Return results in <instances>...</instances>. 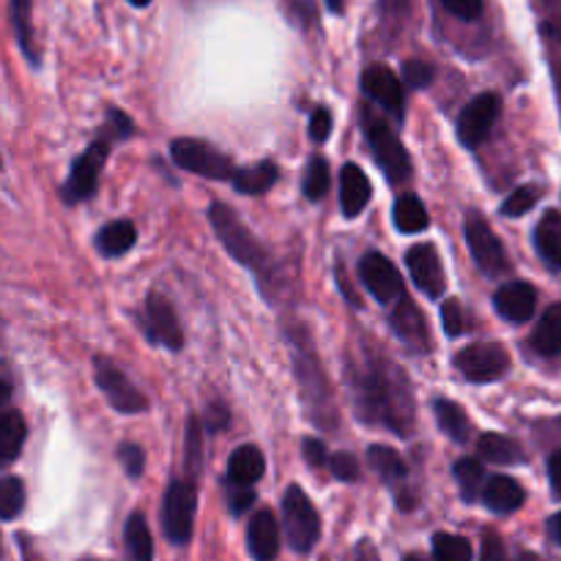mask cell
Instances as JSON below:
<instances>
[{
    "instance_id": "1",
    "label": "cell",
    "mask_w": 561,
    "mask_h": 561,
    "mask_svg": "<svg viewBox=\"0 0 561 561\" xmlns=\"http://www.w3.org/2000/svg\"><path fill=\"white\" fill-rule=\"evenodd\" d=\"M345 383L362 425L383 427L400 438L416 431V400L403 367L376 345H359L345 356Z\"/></svg>"
},
{
    "instance_id": "2",
    "label": "cell",
    "mask_w": 561,
    "mask_h": 561,
    "mask_svg": "<svg viewBox=\"0 0 561 561\" xmlns=\"http://www.w3.org/2000/svg\"><path fill=\"white\" fill-rule=\"evenodd\" d=\"M208 222H211L214 233L222 241L225 250L230 252L236 263H241L244 268H250L257 279V288L266 296L268 305H277V296L283 290V283H279V266L274 263L272 252L266 250L261 239L241 222L233 214V208L228 203L214 201L208 206Z\"/></svg>"
},
{
    "instance_id": "3",
    "label": "cell",
    "mask_w": 561,
    "mask_h": 561,
    "mask_svg": "<svg viewBox=\"0 0 561 561\" xmlns=\"http://www.w3.org/2000/svg\"><path fill=\"white\" fill-rule=\"evenodd\" d=\"M285 340H288L290 359H294V373L299 378L307 414H310V420L318 427L334 431L337 427V409H334L332 387H329L321 359H318L316 348H312L310 332L305 327H288L285 329Z\"/></svg>"
},
{
    "instance_id": "4",
    "label": "cell",
    "mask_w": 561,
    "mask_h": 561,
    "mask_svg": "<svg viewBox=\"0 0 561 561\" xmlns=\"http://www.w3.org/2000/svg\"><path fill=\"white\" fill-rule=\"evenodd\" d=\"M362 131H365L367 148L381 173L392 186L405 184L411 179V157L400 142L398 131L387 124L378 113L370 107H362Z\"/></svg>"
},
{
    "instance_id": "5",
    "label": "cell",
    "mask_w": 561,
    "mask_h": 561,
    "mask_svg": "<svg viewBox=\"0 0 561 561\" xmlns=\"http://www.w3.org/2000/svg\"><path fill=\"white\" fill-rule=\"evenodd\" d=\"M283 529L285 542L299 557L316 551L321 540V515L299 485H290L283 496Z\"/></svg>"
},
{
    "instance_id": "6",
    "label": "cell",
    "mask_w": 561,
    "mask_h": 561,
    "mask_svg": "<svg viewBox=\"0 0 561 561\" xmlns=\"http://www.w3.org/2000/svg\"><path fill=\"white\" fill-rule=\"evenodd\" d=\"M115 142L118 140H115L107 129H102L96 135V140L85 148V153H80V157L71 162V173L64 184V201L69 203V206L85 203L96 195L99 175H102V168L104 162H107Z\"/></svg>"
},
{
    "instance_id": "7",
    "label": "cell",
    "mask_w": 561,
    "mask_h": 561,
    "mask_svg": "<svg viewBox=\"0 0 561 561\" xmlns=\"http://www.w3.org/2000/svg\"><path fill=\"white\" fill-rule=\"evenodd\" d=\"M463 233H466V244H469L477 268H480L488 279L507 277L510 268H513L510 266L507 250H504V244L499 241V236L493 233L491 222H488V219L482 217L477 208L466 211Z\"/></svg>"
},
{
    "instance_id": "8",
    "label": "cell",
    "mask_w": 561,
    "mask_h": 561,
    "mask_svg": "<svg viewBox=\"0 0 561 561\" xmlns=\"http://www.w3.org/2000/svg\"><path fill=\"white\" fill-rule=\"evenodd\" d=\"M197 480L184 477L168 485L162 502V529L173 546H190L195 535V510H197Z\"/></svg>"
},
{
    "instance_id": "9",
    "label": "cell",
    "mask_w": 561,
    "mask_h": 561,
    "mask_svg": "<svg viewBox=\"0 0 561 561\" xmlns=\"http://www.w3.org/2000/svg\"><path fill=\"white\" fill-rule=\"evenodd\" d=\"M170 159L175 162V168L186 170V173H197L211 181L233 179L236 173L230 157L217 151L211 142L195 140V137H179V140L170 142Z\"/></svg>"
},
{
    "instance_id": "10",
    "label": "cell",
    "mask_w": 561,
    "mask_h": 561,
    "mask_svg": "<svg viewBox=\"0 0 561 561\" xmlns=\"http://www.w3.org/2000/svg\"><path fill=\"white\" fill-rule=\"evenodd\" d=\"M455 367H458L460 376L469 383H491L499 381L502 376H507L510 370V354L504 345L493 343H474L469 348L458 351L455 354Z\"/></svg>"
},
{
    "instance_id": "11",
    "label": "cell",
    "mask_w": 561,
    "mask_h": 561,
    "mask_svg": "<svg viewBox=\"0 0 561 561\" xmlns=\"http://www.w3.org/2000/svg\"><path fill=\"white\" fill-rule=\"evenodd\" d=\"M93 376H96V387L102 389L107 403L113 405L118 414H146L148 398L118 370V367H115V362L96 356V359H93Z\"/></svg>"
},
{
    "instance_id": "12",
    "label": "cell",
    "mask_w": 561,
    "mask_h": 561,
    "mask_svg": "<svg viewBox=\"0 0 561 561\" xmlns=\"http://www.w3.org/2000/svg\"><path fill=\"white\" fill-rule=\"evenodd\" d=\"M499 115H502V99H499V93L485 91L471 99L458 118L460 146L471 148V151L480 148L493 131V126H496Z\"/></svg>"
},
{
    "instance_id": "13",
    "label": "cell",
    "mask_w": 561,
    "mask_h": 561,
    "mask_svg": "<svg viewBox=\"0 0 561 561\" xmlns=\"http://www.w3.org/2000/svg\"><path fill=\"white\" fill-rule=\"evenodd\" d=\"M140 323L151 345H164L168 351L184 348V329H181L173 305L162 294H153V290L148 294Z\"/></svg>"
},
{
    "instance_id": "14",
    "label": "cell",
    "mask_w": 561,
    "mask_h": 561,
    "mask_svg": "<svg viewBox=\"0 0 561 561\" xmlns=\"http://www.w3.org/2000/svg\"><path fill=\"white\" fill-rule=\"evenodd\" d=\"M359 279L362 285L370 290L373 299L383 307L398 305V301L405 296L403 277H400V272L394 268V263L389 261L387 255H381V252H367V255L362 257Z\"/></svg>"
},
{
    "instance_id": "15",
    "label": "cell",
    "mask_w": 561,
    "mask_h": 561,
    "mask_svg": "<svg viewBox=\"0 0 561 561\" xmlns=\"http://www.w3.org/2000/svg\"><path fill=\"white\" fill-rule=\"evenodd\" d=\"M405 266H409L411 279H414L416 290L427 296V299L438 301L447 290V277H444L442 257L433 244H416L405 252Z\"/></svg>"
},
{
    "instance_id": "16",
    "label": "cell",
    "mask_w": 561,
    "mask_h": 561,
    "mask_svg": "<svg viewBox=\"0 0 561 561\" xmlns=\"http://www.w3.org/2000/svg\"><path fill=\"white\" fill-rule=\"evenodd\" d=\"M362 91H365L367 99L381 104L389 115L394 118H403L405 115V91L400 77L394 75L389 66L383 64H370L365 71H362Z\"/></svg>"
},
{
    "instance_id": "17",
    "label": "cell",
    "mask_w": 561,
    "mask_h": 561,
    "mask_svg": "<svg viewBox=\"0 0 561 561\" xmlns=\"http://www.w3.org/2000/svg\"><path fill=\"white\" fill-rule=\"evenodd\" d=\"M531 5H535L537 27H540V38L548 55V69H551L561 113V0H531Z\"/></svg>"
},
{
    "instance_id": "18",
    "label": "cell",
    "mask_w": 561,
    "mask_h": 561,
    "mask_svg": "<svg viewBox=\"0 0 561 561\" xmlns=\"http://www.w3.org/2000/svg\"><path fill=\"white\" fill-rule=\"evenodd\" d=\"M389 327H392V332L398 334V340L411 354H427L431 351V332H427L425 316H422V310L409 296H403L394 305L392 316H389Z\"/></svg>"
},
{
    "instance_id": "19",
    "label": "cell",
    "mask_w": 561,
    "mask_h": 561,
    "mask_svg": "<svg viewBox=\"0 0 561 561\" xmlns=\"http://www.w3.org/2000/svg\"><path fill=\"white\" fill-rule=\"evenodd\" d=\"M493 310L499 312V318L513 323V327H520V323L531 321V316H535L537 310L535 285L520 283V279L504 283L502 288L493 294Z\"/></svg>"
},
{
    "instance_id": "20",
    "label": "cell",
    "mask_w": 561,
    "mask_h": 561,
    "mask_svg": "<svg viewBox=\"0 0 561 561\" xmlns=\"http://www.w3.org/2000/svg\"><path fill=\"white\" fill-rule=\"evenodd\" d=\"M247 551L250 557L268 561L279 553V524L272 510H261L247 526Z\"/></svg>"
},
{
    "instance_id": "21",
    "label": "cell",
    "mask_w": 561,
    "mask_h": 561,
    "mask_svg": "<svg viewBox=\"0 0 561 561\" xmlns=\"http://www.w3.org/2000/svg\"><path fill=\"white\" fill-rule=\"evenodd\" d=\"M370 197L373 190L365 170L356 162L343 164V170H340V203H343L345 217H359L367 203H370Z\"/></svg>"
},
{
    "instance_id": "22",
    "label": "cell",
    "mask_w": 561,
    "mask_h": 561,
    "mask_svg": "<svg viewBox=\"0 0 561 561\" xmlns=\"http://www.w3.org/2000/svg\"><path fill=\"white\" fill-rule=\"evenodd\" d=\"M482 502L491 513L496 515H513L524 507L526 491L507 474H496L485 482V491H482Z\"/></svg>"
},
{
    "instance_id": "23",
    "label": "cell",
    "mask_w": 561,
    "mask_h": 561,
    "mask_svg": "<svg viewBox=\"0 0 561 561\" xmlns=\"http://www.w3.org/2000/svg\"><path fill=\"white\" fill-rule=\"evenodd\" d=\"M367 460H370L373 471L383 480V485L392 488L394 493L405 491V480H409V466L400 458V453H394L387 444H373L367 449Z\"/></svg>"
},
{
    "instance_id": "24",
    "label": "cell",
    "mask_w": 561,
    "mask_h": 561,
    "mask_svg": "<svg viewBox=\"0 0 561 561\" xmlns=\"http://www.w3.org/2000/svg\"><path fill=\"white\" fill-rule=\"evenodd\" d=\"M433 414H436L438 427H442L444 436L455 444H469L471 442V433H474V425H471L469 414L463 411V405H458L455 400L447 398H438L433 403Z\"/></svg>"
},
{
    "instance_id": "25",
    "label": "cell",
    "mask_w": 561,
    "mask_h": 561,
    "mask_svg": "<svg viewBox=\"0 0 561 561\" xmlns=\"http://www.w3.org/2000/svg\"><path fill=\"white\" fill-rule=\"evenodd\" d=\"M537 255L551 272H561V214L548 211L535 228Z\"/></svg>"
},
{
    "instance_id": "26",
    "label": "cell",
    "mask_w": 561,
    "mask_h": 561,
    "mask_svg": "<svg viewBox=\"0 0 561 561\" xmlns=\"http://www.w3.org/2000/svg\"><path fill=\"white\" fill-rule=\"evenodd\" d=\"M266 471V458L255 444H244L236 449L228 460V482H239V485H255Z\"/></svg>"
},
{
    "instance_id": "27",
    "label": "cell",
    "mask_w": 561,
    "mask_h": 561,
    "mask_svg": "<svg viewBox=\"0 0 561 561\" xmlns=\"http://www.w3.org/2000/svg\"><path fill=\"white\" fill-rule=\"evenodd\" d=\"M477 453L482 460L496 466H520L526 463V453L515 438L502 436V433H482L477 442Z\"/></svg>"
},
{
    "instance_id": "28",
    "label": "cell",
    "mask_w": 561,
    "mask_h": 561,
    "mask_svg": "<svg viewBox=\"0 0 561 561\" xmlns=\"http://www.w3.org/2000/svg\"><path fill=\"white\" fill-rule=\"evenodd\" d=\"M93 244H96V250L102 252L104 257H121L124 252H129L131 247L137 244V228L129 219H115V222L104 225V228L99 230Z\"/></svg>"
},
{
    "instance_id": "29",
    "label": "cell",
    "mask_w": 561,
    "mask_h": 561,
    "mask_svg": "<svg viewBox=\"0 0 561 561\" xmlns=\"http://www.w3.org/2000/svg\"><path fill=\"white\" fill-rule=\"evenodd\" d=\"M277 164H274L272 159H266V162L250 164V168H236L230 181H233L236 192H241V195H263V192H268L277 184Z\"/></svg>"
},
{
    "instance_id": "30",
    "label": "cell",
    "mask_w": 561,
    "mask_h": 561,
    "mask_svg": "<svg viewBox=\"0 0 561 561\" xmlns=\"http://www.w3.org/2000/svg\"><path fill=\"white\" fill-rule=\"evenodd\" d=\"M27 438V425L22 420L20 411L5 405L3 416H0V460L3 466H11L22 453V444Z\"/></svg>"
},
{
    "instance_id": "31",
    "label": "cell",
    "mask_w": 561,
    "mask_h": 561,
    "mask_svg": "<svg viewBox=\"0 0 561 561\" xmlns=\"http://www.w3.org/2000/svg\"><path fill=\"white\" fill-rule=\"evenodd\" d=\"M531 348L540 356H559L561 354V301L551 305L542 318L537 321L531 332Z\"/></svg>"
},
{
    "instance_id": "32",
    "label": "cell",
    "mask_w": 561,
    "mask_h": 561,
    "mask_svg": "<svg viewBox=\"0 0 561 561\" xmlns=\"http://www.w3.org/2000/svg\"><path fill=\"white\" fill-rule=\"evenodd\" d=\"M11 11V25H14L16 42H20L22 55L27 58V64L36 69L38 66V47L33 42V20H31V0H9Z\"/></svg>"
},
{
    "instance_id": "33",
    "label": "cell",
    "mask_w": 561,
    "mask_h": 561,
    "mask_svg": "<svg viewBox=\"0 0 561 561\" xmlns=\"http://www.w3.org/2000/svg\"><path fill=\"white\" fill-rule=\"evenodd\" d=\"M392 219H394V228H398L400 233H422V230L431 225L425 203H422L416 195H400L398 201H394Z\"/></svg>"
},
{
    "instance_id": "34",
    "label": "cell",
    "mask_w": 561,
    "mask_h": 561,
    "mask_svg": "<svg viewBox=\"0 0 561 561\" xmlns=\"http://www.w3.org/2000/svg\"><path fill=\"white\" fill-rule=\"evenodd\" d=\"M453 471H455V482H458L463 502L474 504L477 496H482V485L488 482L482 463L477 458H460L458 463L453 466Z\"/></svg>"
},
{
    "instance_id": "35",
    "label": "cell",
    "mask_w": 561,
    "mask_h": 561,
    "mask_svg": "<svg viewBox=\"0 0 561 561\" xmlns=\"http://www.w3.org/2000/svg\"><path fill=\"white\" fill-rule=\"evenodd\" d=\"M124 542H126V553H129L131 559L148 561L153 557V540L142 513L129 515V520H126L124 526Z\"/></svg>"
},
{
    "instance_id": "36",
    "label": "cell",
    "mask_w": 561,
    "mask_h": 561,
    "mask_svg": "<svg viewBox=\"0 0 561 561\" xmlns=\"http://www.w3.org/2000/svg\"><path fill=\"white\" fill-rule=\"evenodd\" d=\"M329 181H332V173H329V162L321 157V153H316V157L307 162V170H305V181H301V192H305L307 201L318 203L327 197L329 192Z\"/></svg>"
},
{
    "instance_id": "37",
    "label": "cell",
    "mask_w": 561,
    "mask_h": 561,
    "mask_svg": "<svg viewBox=\"0 0 561 561\" xmlns=\"http://www.w3.org/2000/svg\"><path fill=\"white\" fill-rule=\"evenodd\" d=\"M203 425L195 414L186 420V444H184V466H186V477L197 480L203 471Z\"/></svg>"
},
{
    "instance_id": "38",
    "label": "cell",
    "mask_w": 561,
    "mask_h": 561,
    "mask_svg": "<svg viewBox=\"0 0 561 561\" xmlns=\"http://www.w3.org/2000/svg\"><path fill=\"white\" fill-rule=\"evenodd\" d=\"M433 557L442 561H469L474 557V548L466 537L438 531V535H433Z\"/></svg>"
},
{
    "instance_id": "39",
    "label": "cell",
    "mask_w": 561,
    "mask_h": 561,
    "mask_svg": "<svg viewBox=\"0 0 561 561\" xmlns=\"http://www.w3.org/2000/svg\"><path fill=\"white\" fill-rule=\"evenodd\" d=\"M540 197H542V186H537V184L518 186V190H515L513 195L504 197L502 214H504V217H510V219L524 217V214H529L531 208H535L537 203H540Z\"/></svg>"
},
{
    "instance_id": "40",
    "label": "cell",
    "mask_w": 561,
    "mask_h": 561,
    "mask_svg": "<svg viewBox=\"0 0 561 561\" xmlns=\"http://www.w3.org/2000/svg\"><path fill=\"white\" fill-rule=\"evenodd\" d=\"M25 507V485L16 477H3L0 482V518L14 520Z\"/></svg>"
},
{
    "instance_id": "41",
    "label": "cell",
    "mask_w": 561,
    "mask_h": 561,
    "mask_svg": "<svg viewBox=\"0 0 561 561\" xmlns=\"http://www.w3.org/2000/svg\"><path fill=\"white\" fill-rule=\"evenodd\" d=\"M442 323H444V332H447L449 337H460V334H466L471 327H474V323H471L469 310L460 305V299H444Z\"/></svg>"
},
{
    "instance_id": "42",
    "label": "cell",
    "mask_w": 561,
    "mask_h": 561,
    "mask_svg": "<svg viewBox=\"0 0 561 561\" xmlns=\"http://www.w3.org/2000/svg\"><path fill=\"white\" fill-rule=\"evenodd\" d=\"M403 80L409 82L411 88H431L433 80H436V66L427 64L422 58H411L403 64Z\"/></svg>"
},
{
    "instance_id": "43",
    "label": "cell",
    "mask_w": 561,
    "mask_h": 561,
    "mask_svg": "<svg viewBox=\"0 0 561 561\" xmlns=\"http://www.w3.org/2000/svg\"><path fill=\"white\" fill-rule=\"evenodd\" d=\"M118 460H121V466H124V471L129 480H140L142 471H146V453H142L137 444H129V442L121 444Z\"/></svg>"
},
{
    "instance_id": "44",
    "label": "cell",
    "mask_w": 561,
    "mask_h": 561,
    "mask_svg": "<svg viewBox=\"0 0 561 561\" xmlns=\"http://www.w3.org/2000/svg\"><path fill=\"white\" fill-rule=\"evenodd\" d=\"M225 485H228V510L233 515H244L247 510L252 507V504H255V488L252 485H239V482H228L225 480Z\"/></svg>"
},
{
    "instance_id": "45",
    "label": "cell",
    "mask_w": 561,
    "mask_h": 561,
    "mask_svg": "<svg viewBox=\"0 0 561 561\" xmlns=\"http://www.w3.org/2000/svg\"><path fill=\"white\" fill-rule=\"evenodd\" d=\"M329 469H332V474L337 477L340 482L359 480V463H356V458L351 453H334L332 458H329Z\"/></svg>"
},
{
    "instance_id": "46",
    "label": "cell",
    "mask_w": 561,
    "mask_h": 561,
    "mask_svg": "<svg viewBox=\"0 0 561 561\" xmlns=\"http://www.w3.org/2000/svg\"><path fill=\"white\" fill-rule=\"evenodd\" d=\"M444 9L463 22H477L485 9V0H442Z\"/></svg>"
},
{
    "instance_id": "47",
    "label": "cell",
    "mask_w": 561,
    "mask_h": 561,
    "mask_svg": "<svg viewBox=\"0 0 561 561\" xmlns=\"http://www.w3.org/2000/svg\"><path fill=\"white\" fill-rule=\"evenodd\" d=\"M102 129H107L118 142L129 140V137L135 135V124H131L129 115H126L124 110H115V107L107 110V124H104Z\"/></svg>"
},
{
    "instance_id": "48",
    "label": "cell",
    "mask_w": 561,
    "mask_h": 561,
    "mask_svg": "<svg viewBox=\"0 0 561 561\" xmlns=\"http://www.w3.org/2000/svg\"><path fill=\"white\" fill-rule=\"evenodd\" d=\"M307 129H310L312 142H327L329 135H332V113H329L327 107H316L312 110Z\"/></svg>"
},
{
    "instance_id": "49",
    "label": "cell",
    "mask_w": 561,
    "mask_h": 561,
    "mask_svg": "<svg viewBox=\"0 0 561 561\" xmlns=\"http://www.w3.org/2000/svg\"><path fill=\"white\" fill-rule=\"evenodd\" d=\"M301 449H305V460L312 466V469H323V466L329 463L327 444H323L321 438H305Z\"/></svg>"
},
{
    "instance_id": "50",
    "label": "cell",
    "mask_w": 561,
    "mask_h": 561,
    "mask_svg": "<svg viewBox=\"0 0 561 561\" xmlns=\"http://www.w3.org/2000/svg\"><path fill=\"white\" fill-rule=\"evenodd\" d=\"M411 0H381V16L383 22H394V31L400 27V22L409 16Z\"/></svg>"
},
{
    "instance_id": "51",
    "label": "cell",
    "mask_w": 561,
    "mask_h": 561,
    "mask_svg": "<svg viewBox=\"0 0 561 561\" xmlns=\"http://www.w3.org/2000/svg\"><path fill=\"white\" fill-rule=\"evenodd\" d=\"M288 11L290 20L299 27H305V31L307 25H316V5H312V0H290Z\"/></svg>"
},
{
    "instance_id": "52",
    "label": "cell",
    "mask_w": 561,
    "mask_h": 561,
    "mask_svg": "<svg viewBox=\"0 0 561 561\" xmlns=\"http://www.w3.org/2000/svg\"><path fill=\"white\" fill-rule=\"evenodd\" d=\"M203 425H206L208 433H217V431H225V427L230 425V414L225 405L214 403L211 409L206 411V420H203Z\"/></svg>"
},
{
    "instance_id": "53",
    "label": "cell",
    "mask_w": 561,
    "mask_h": 561,
    "mask_svg": "<svg viewBox=\"0 0 561 561\" xmlns=\"http://www.w3.org/2000/svg\"><path fill=\"white\" fill-rule=\"evenodd\" d=\"M548 480H551L553 496L561 499V449L548 458Z\"/></svg>"
},
{
    "instance_id": "54",
    "label": "cell",
    "mask_w": 561,
    "mask_h": 561,
    "mask_svg": "<svg viewBox=\"0 0 561 561\" xmlns=\"http://www.w3.org/2000/svg\"><path fill=\"white\" fill-rule=\"evenodd\" d=\"M548 537H551V540L561 548V513L548 518Z\"/></svg>"
},
{
    "instance_id": "55",
    "label": "cell",
    "mask_w": 561,
    "mask_h": 561,
    "mask_svg": "<svg viewBox=\"0 0 561 561\" xmlns=\"http://www.w3.org/2000/svg\"><path fill=\"white\" fill-rule=\"evenodd\" d=\"M327 5H329V11H332V14H343L345 0H327Z\"/></svg>"
},
{
    "instance_id": "56",
    "label": "cell",
    "mask_w": 561,
    "mask_h": 561,
    "mask_svg": "<svg viewBox=\"0 0 561 561\" xmlns=\"http://www.w3.org/2000/svg\"><path fill=\"white\" fill-rule=\"evenodd\" d=\"M126 3H131V5H135V9H146V5L151 3V0H126Z\"/></svg>"
}]
</instances>
